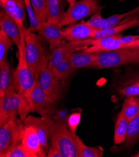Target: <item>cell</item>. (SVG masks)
Listing matches in <instances>:
<instances>
[{
  "instance_id": "obj_1",
  "label": "cell",
  "mask_w": 139,
  "mask_h": 157,
  "mask_svg": "<svg viewBox=\"0 0 139 157\" xmlns=\"http://www.w3.org/2000/svg\"><path fill=\"white\" fill-rule=\"evenodd\" d=\"M26 29L22 31V40L18 47V63L14 71L15 91L20 94L26 105L30 109L31 107L32 93L36 79L30 69L26 58L25 33Z\"/></svg>"
},
{
  "instance_id": "obj_2",
  "label": "cell",
  "mask_w": 139,
  "mask_h": 157,
  "mask_svg": "<svg viewBox=\"0 0 139 157\" xmlns=\"http://www.w3.org/2000/svg\"><path fill=\"white\" fill-rule=\"evenodd\" d=\"M25 53L27 64L38 80L42 70L48 65L50 54L44 38L34 32L25 33Z\"/></svg>"
},
{
  "instance_id": "obj_3",
  "label": "cell",
  "mask_w": 139,
  "mask_h": 157,
  "mask_svg": "<svg viewBox=\"0 0 139 157\" xmlns=\"http://www.w3.org/2000/svg\"><path fill=\"white\" fill-rule=\"evenodd\" d=\"M127 65H139V48H123L100 52L91 68H111Z\"/></svg>"
},
{
  "instance_id": "obj_4",
  "label": "cell",
  "mask_w": 139,
  "mask_h": 157,
  "mask_svg": "<svg viewBox=\"0 0 139 157\" xmlns=\"http://www.w3.org/2000/svg\"><path fill=\"white\" fill-rule=\"evenodd\" d=\"M49 139L51 145L58 149L63 157H79L72 133L66 123L52 119Z\"/></svg>"
},
{
  "instance_id": "obj_5",
  "label": "cell",
  "mask_w": 139,
  "mask_h": 157,
  "mask_svg": "<svg viewBox=\"0 0 139 157\" xmlns=\"http://www.w3.org/2000/svg\"><path fill=\"white\" fill-rule=\"evenodd\" d=\"M31 112L20 94L14 91L0 98V127L17 118L18 115L23 121Z\"/></svg>"
},
{
  "instance_id": "obj_6",
  "label": "cell",
  "mask_w": 139,
  "mask_h": 157,
  "mask_svg": "<svg viewBox=\"0 0 139 157\" xmlns=\"http://www.w3.org/2000/svg\"><path fill=\"white\" fill-rule=\"evenodd\" d=\"M24 124L20 118L11 120L0 127V156L5 155L22 142Z\"/></svg>"
},
{
  "instance_id": "obj_7",
  "label": "cell",
  "mask_w": 139,
  "mask_h": 157,
  "mask_svg": "<svg viewBox=\"0 0 139 157\" xmlns=\"http://www.w3.org/2000/svg\"><path fill=\"white\" fill-rule=\"evenodd\" d=\"M99 0H81L69 6L58 24L60 26L74 24L78 21L94 14L99 7Z\"/></svg>"
},
{
  "instance_id": "obj_8",
  "label": "cell",
  "mask_w": 139,
  "mask_h": 157,
  "mask_svg": "<svg viewBox=\"0 0 139 157\" xmlns=\"http://www.w3.org/2000/svg\"><path fill=\"white\" fill-rule=\"evenodd\" d=\"M56 101L48 96L41 88L36 80L32 93L31 112L39 114L41 117H51L56 112Z\"/></svg>"
},
{
  "instance_id": "obj_9",
  "label": "cell",
  "mask_w": 139,
  "mask_h": 157,
  "mask_svg": "<svg viewBox=\"0 0 139 157\" xmlns=\"http://www.w3.org/2000/svg\"><path fill=\"white\" fill-rule=\"evenodd\" d=\"M38 80L42 90L56 102L63 97L65 82L57 78L48 65L42 70Z\"/></svg>"
},
{
  "instance_id": "obj_10",
  "label": "cell",
  "mask_w": 139,
  "mask_h": 157,
  "mask_svg": "<svg viewBox=\"0 0 139 157\" xmlns=\"http://www.w3.org/2000/svg\"><path fill=\"white\" fill-rule=\"evenodd\" d=\"M121 36L117 34L113 36H105L99 38H89L81 40L85 46H88L82 51L87 53L108 52L122 48L123 44L119 41V37Z\"/></svg>"
},
{
  "instance_id": "obj_11",
  "label": "cell",
  "mask_w": 139,
  "mask_h": 157,
  "mask_svg": "<svg viewBox=\"0 0 139 157\" xmlns=\"http://www.w3.org/2000/svg\"><path fill=\"white\" fill-rule=\"evenodd\" d=\"M63 30L64 29L58 23L46 21L41 23L37 31L39 36L47 41L50 50H53L64 44L63 40L65 36Z\"/></svg>"
},
{
  "instance_id": "obj_12",
  "label": "cell",
  "mask_w": 139,
  "mask_h": 157,
  "mask_svg": "<svg viewBox=\"0 0 139 157\" xmlns=\"http://www.w3.org/2000/svg\"><path fill=\"white\" fill-rule=\"evenodd\" d=\"M51 120V117H36L28 115L23 121L24 126H31L36 130L42 147L47 152L49 148L48 139Z\"/></svg>"
},
{
  "instance_id": "obj_13",
  "label": "cell",
  "mask_w": 139,
  "mask_h": 157,
  "mask_svg": "<svg viewBox=\"0 0 139 157\" xmlns=\"http://www.w3.org/2000/svg\"><path fill=\"white\" fill-rule=\"evenodd\" d=\"M21 144L34 157L47 156L48 152L42 147L36 130L31 126H24Z\"/></svg>"
},
{
  "instance_id": "obj_14",
  "label": "cell",
  "mask_w": 139,
  "mask_h": 157,
  "mask_svg": "<svg viewBox=\"0 0 139 157\" xmlns=\"http://www.w3.org/2000/svg\"><path fill=\"white\" fill-rule=\"evenodd\" d=\"M87 47L81 44L79 41L69 42L64 46H59L52 50L49 56L48 67L53 70L62 61L71 55L73 53L86 49Z\"/></svg>"
},
{
  "instance_id": "obj_15",
  "label": "cell",
  "mask_w": 139,
  "mask_h": 157,
  "mask_svg": "<svg viewBox=\"0 0 139 157\" xmlns=\"http://www.w3.org/2000/svg\"><path fill=\"white\" fill-rule=\"evenodd\" d=\"M96 30L89 26L86 21H82L78 23L68 25L63 31L65 39L72 42L91 38Z\"/></svg>"
},
{
  "instance_id": "obj_16",
  "label": "cell",
  "mask_w": 139,
  "mask_h": 157,
  "mask_svg": "<svg viewBox=\"0 0 139 157\" xmlns=\"http://www.w3.org/2000/svg\"><path fill=\"white\" fill-rule=\"evenodd\" d=\"M0 26L18 48L21 43L22 31L25 29H21L14 19L3 10L0 11Z\"/></svg>"
},
{
  "instance_id": "obj_17",
  "label": "cell",
  "mask_w": 139,
  "mask_h": 157,
  "mask_svg": "<svg viewBox=\"0 0 139 157\" xmlns=\"http://www.w3.org/2000/svg\"><path fill=\"white\" fill-rule=\"evenodd\" d=\"M0 5L16 21L21 29H25L23 23L26 20V10L24 0H0Z\"/></svg>"
},
{
  "instance_id": "obj_18",
  "label": "cell",
  "mask_w": 139,
  "mask_h": 157,
  "mask_svg": "<svg viewBox=\"0 0 139 157\" xmlns=\"http://www.w3.org/2000/svg\"><path fill=\"white\" fill-rule=\"evenodd\" d=\"M139 25V15H129L121 21L117 25L112 28L104 29H97L91 38H99L105 36H113L119 34V32L129 28Z\"/></svg>"
},
{
  "instance_id": "obj_19",
  "label": "cell",
  "mask_w": 139,
  "mask_h": 157,
  "mask_svg": "<svg viewBox=\"0 0 139 157\" xmlns=\"http://www.w3.org/2000/svg\"><path fill=\"white\" fill-rule=\"evenodd\" d=\"M14 71L8 61L0 67V98L15 91Z\"/></svg>"
},
{
  "instance_id": "obj_20",
  "label": "cell",
  "mask_w": 139,
  "mask_h": 157,
  "mask_svg": "<svg viewBox=\"0 0 139 157\" xmlns=\"http://www.w3.org/2000/svg\"><path fill=\"white\" fill-rule=\"evenodd\" d=\"M100 52L87 53L82 50L73 53L70 56L73 67L76 70L84 67H91L98 58Z\"/></svg>"
},
{
  "instance_id": "obj_21",
  "label": "cell",
  "mask_w": 139,
  "mask_h": 157,
  "mask_svg": "<svg viewBox=\"0 0 139 157\" xmlns=\"http://www.w3.org/2000/svg\"><path fill=\"white\" fill-rule=\"evenodd\" d=\"M72 133L79 157H101L103 156L104 148L102 147L101 146L88 147L75 133Z\"/></svg>"
},
{
  "instance_id": "obj_22",
  "label": "cell",
  "mask_w": 139,
  "mask_h": 157,
  "mask_svg": "<svg viewBox=\"0 0 139 157\" xmlns=\"http://www.w3.org/2000/svg\"><path fill=\"white\" fill-rule=\"evenodd\" d=\"M129 121L121 112L119 113L116 120L114 130V142L115 144H120L126 141Z\"/></svg>"
},
{
  "instance_id": "obj_23",
  "label": "cell",
  "mask_w": 139,
  "mask_h": 157,
  "mask_svg": "<svg viewBox=\"0 0 139 157\" xmlns=\"http://www.w3.org/2000/svg\"><path fill=\"white\" fill-rule=\"evenodd\" d=\"M139 140V114L130 120L126 140L123 148H129L134 146Z\"/></svg>"
},
{
  "instance_id": "obj_24",
  "label": "cell",
  "mask_w": 139,
  "mask_h": 157,
  "mask_svg": "<svg viewBox=\"0 0 139 157\" xmlns=\"http://www.w3.org/2000/svg\"><path fill=\"white\" fill-rule=\"evenodd\" d=\"M121 113L129 121L139 114V96L126 97L123 101Z\"/></svg>"
},
{
  "instance_id": "obj_25",
  "label": "cell",
  "mask_w": 139,
  "mask_h": 157,
  "mask_svg": "<svg viewBox=\"0 0 139 157\" xmlns=\"http://www.w3.org/2000/svg\"><path fill=\"white\" fill-rule=\"evenodd\" d=\"M48 11V21L51 23H58L64 13L63 6L59 0H46Z\"/></svg>"
},
{
  "instance_id": "obj_26",
  "label": "cell",
  "mask_w": 139,
  "mask_h": 157,
  "mask_svg": "<svg viewBox=\"0 0 139 157\" xmlns=\"http://www.w3.org/2000/svg\"><path fill=\"white\" fill-rule=\"evenodd\" d=\"M71 56V55H70ZM70 56L62 61L52 70L55 76L60 80H66L75 70L71 61Z\"/></svg>"
},
{
  "instance_id": "obj_27",
  "label": "cell",
  "mask_w": 139,
  "mask_h": 157,
  "mask_svg": "<svg viewBox=\"0 0 139 157\" xmlns=\"http://www.w3.org/2000/svg\"><path fill=\"white\" fill-rule=\"evenodd\" d=\"M13 41L2 29H0V67L7 62V55Z\"/></svg>"
},
{
  "instance_id": "obj_28",
  "label": "cell",
  "mask_w": 139,
  "mask_h": 157,
  "mask_svg": "<svg viewBox=\"0 0 139 157\" xmlns=\"http://www.w3.org/2000/svg\"><path fill=\"white\" fill-rule=\"evenodd\" d=\"M103 6H100L97 11L92 14L90 18L86 21L87 23L96 29H104L109 28V23L106 18H104L101 15V11Z\"/></svg>"
},
{
  "instance_id": "obj_29",
  "label": "cell",
  "mask_w": 139,
  "mask_h": 157,
  "mask_svg": "<svg viewBox=\"0 0 139 157\" xmlns=\"http://www.w3.org/2000/svg\"><path fill=\"white\" fill-rule=\"evenodd\" d=\"M24 1L25 3L26 13H27L29 21L30 23V26L28 29H26V32H35V31L38 30L41 25V22L36 17V14L34 11L30 0H24Z\"/></svg>"
},
{
  "instance_id": "obj_30",
  "label": "cell",
  "mask_w": 139,
  "mask_h": 157,
  "mask_svg": "<svg viewBox=\"0 0 139 157\" xmlns=\"http://www.w3.org/2000/svg\"><path fill=\"white\" fill-rule=\"evenodd\" d=\"M36 17L41 23L48 21V11L46 0H30Z\"/></svg>"
},
{
  "instance_id": "obj_31",
  "label": "cell",
  "mask_w": 139,
  "mask_h": 157,
  "mask_svg": "<svg viewBox=\"0 0 139 157\" xmlns=\"http://www.w3.org/2000/svg\"><path fill=\"white\" fill-rule=\"evenodd\" d=\"M118 93L122 97L139 96V83H134L123 86L118 90Z\"/></svg>"
},
{
  "instance_id": "obj_32",
  "label": "cell",
  "mask_w": 139,
  "mask_h": 157,
  "mask_svg": "<svg viewBox=\"0 0 139 157\" xmlns=\"http://www.w3.org/2000/svg\"><path fill=\"white\" fill-rule=\"evenodd\" d=\"M4 157H34L33 155L29 153L22 144L14 147L6 154Z\"/></svg>"
},
{
  "instance_id": "obj_33",
  "label": "cell",
  "mask_w": 139,
  "mask_h": 157,
  "mask_svg": "<svg viewBox=\"0 0 139 157\" xmlns=\"http://www.w3.org/2000/svg\"><path fill=\"white\" fill-rule=\"evenodd\" d=\"M81 113L75 112L67 118L66 124L72 133H75L76 128L81 120Z\"/></svg>"
},
{
  "instance_id": "obj_34",
  "label": "cell",
  "mask_w": 139,
  "mask_h": 157,
  "mask_svg": "<svg viewBox=\"0 0 139 157\" xmlns=\"http://www.w3.org/2000/svg\"><path fill=\"white\" fill-rule=\"evenodd\" d=\"M137 82L139 83V70L130 71L126 74L123 80L121 82L120 88H122Z\"/></svg>"
},
{
  "instance_id": "obj_35",
  "label": "cell",
  "mask_w": 139,
  "mask_h": 157,
  "mask_svg": "<svg viewBox=\"0 0 139 157\" xmlns=\"http://www.w3.org/2000/svg\"><path fill=\"white\" fill-rule=\"evenodd\" d=\"M129 16V11L125 13H122V14H116L111 16V17H108L107 19L108 23H109V28H112L114 26H115L117 25L122 20L126 18L127 17Z\"/></svg>"
},
{
  "instance_id": "obj_36",
  "label": "cell",
  "mask_w": 139,
  "mask_h": 157,
  "mask_svg": "<svg viewBox=\"0 0 139 157\" xmlns=\"http://www.w3.org/2000/svg\"><path fill=\"white\" fill-rule=\"evenodd\" d=\"M138 39H139V35H127V36H123L121 35L119 37V41L121 44H123L122 48H123V46H124L126 44L130 43Z\"/></svg>"
},
{
  "instance_id": "obj_37",
  "label": "cell",
  "mask_w": 139,
  "mask_h": 157,
  "mask_svg": "<svg viewBox=\"0 0 139 157\" xmlns=\"http://www.w3.org/2000/svg\"><path fill=\"white\" fill-rule=\"evenodd\" d=\"M47 156L48 157H63V155L58 150V149L54 145H51L49 147Z\"/></svg>"
},
{
  "instance_id": "obj_38",
  "label": "cell",
  "mask_w": 139,
  "mask_h": 157,
  "mask_svg": "<svg viewBox=\"0 0 139 157\" xmlns=\"http://www.w3.org/2000/svg\"><path fill=\"white\" fill-rule=\"evenodd\" d=\"M123 48H139V39L126 44Z\"/></svg>"
},
{
  "instance_id": "obj_39",
  "label": "cell",
  "mask_w": 139,
  "mask_h": 157,
  "mask_svg": "<svg viewBox=\"0 0 139 157\" xmlns=\"http://www.w3.org/2000/svg\"><path fill=\"white\" fill-rule=\"evenodd\" d=\"M129 15H134V14H139V5L135 8L134 10L129 11Z\"/></svg>"
},
{
  "instance_id": "obj_40",
  "label": "cell",
  "mask_w": 139,
  "mask_h": 157,
  "mask_svg": "<svg viewBox=\"0 0 139 157\" xmlns=\"http://www.w3.org/2000/svg\"><path fill=\"white\" fill-rule=\"evenodd\" d=\"M66 1L68 2L69 6H72L76 2V0H66Z\"/></svg>"
},
{
  "instance_id": "obj_41",
  "label": "cell",
  "mask_w": 139,
  "mask_h": 157,
  "mask_svg": "<svg viewBox=\"0 0 139 157\" xmlns=\"http://www.w3.org/2000/svg\"><path fill=\"white\" fill-rule=\"evenodd\" d=\"M132 156H135V157H139V152H138V153H137V154H135V155H133Z\"/></svg>"
},
{
  "instance_id": "obj_42",
  "label": "cell",
  "mask_w": 139,
  "mask_h": 157,
  "mask_svg": "<svg viewBox=\"0 0 139 157\" xmlns=\"http://www.w3.org/2000/svg\"><path fill=\"white\" fill-rule=\"evenodd\" d=\"M119 2H125L126 0H119Z\"/></svg>"
}]
</instances>
